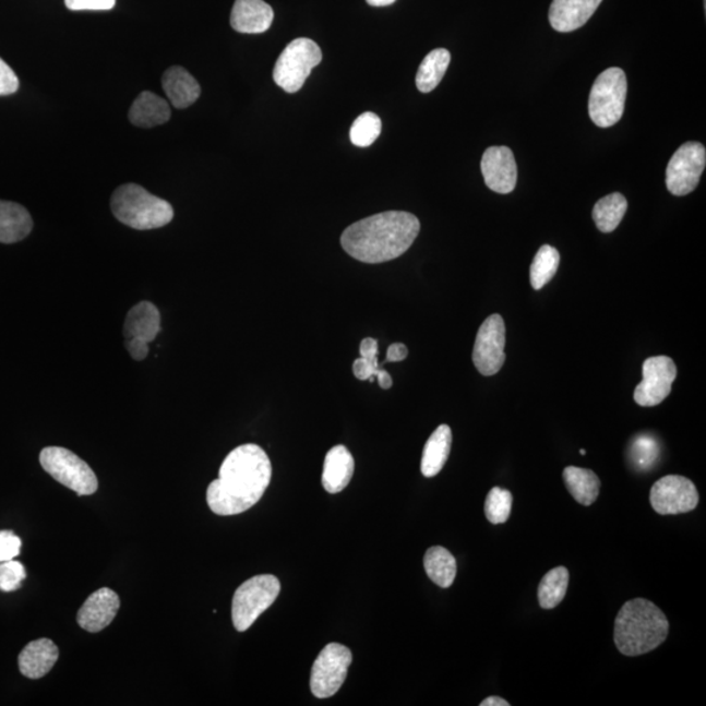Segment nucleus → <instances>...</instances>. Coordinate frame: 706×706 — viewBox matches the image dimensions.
<instances>
[{"instance_id": "nucleus-27", "label": "nucleus", "mask_w": 706, "mask_h": 706, "mask_svg": "<svg viewBox=\"0 0 706 706\" xmlns=\"http://www.w3.org/2000/svg\"><path fill=\"white\" fill-rule=\"evenodd\" d=\"M428 577L442 589H447L457 576V560L444 547H431L424 557Z\"/></svg>"}, {"instance_id": "nucleus-38", "label": "nucleus", "mask_w": 706, "mask_h": 706, "mask_svg": "<svg viewBox=\"0 0 706 706\" xmlns=\"http://www.w3.org/2000/svg\"><path fill=\"white\" fill-rule=\"evenodd\" d=\"M17 89L19 79L15 72L0 58V96L15 94Z\"/></svg>"}, {"instance_id": "nucleus-33", "label": "nucleus", "mask_w": 706, "mask_h": 706, "mask_svg": "<svg viewBox=\"0 0 706 706\" xmlns=\"http://www.w3.org/2000/svg\"><path fill=\"white\" fill-rule=\"evenodd\" d=\"M513 505L512 493L503 488L494 487L486 499V517L493 525L505 524L511 517Z\"/></svg>"}, {"instance_id": "nucleus-15", "label": "nucleus", "mask_w": 706, "mask_h": 706, "mask_svg": "<svg viewBox=\"0 0 706 706\" xmlns=\"http://www.w3.org/2000/svg\"><path fill=\"white\" fill-rule=\"evenodd\" d=\"M484 182L494 193L510 194L517 184V164L511 148L490 147L480 163Z\"/></svg>"}, {"instance_id": "nucleus-37", "label": "nucleus", "mask_w": 706, "mask_h": 706, "mask_svg": "<svg viewBox=\"0 0 706 706\" xmlns=\"http://www.w3.org/2000/svg\"><path fill=\"white\" fill-rule=\"evenodd\" d=\"M117 0H64L71 11H109L113 10Z\"/></svg>"}, {"instance_id": "nucleus-28", "label": "nucleus", "mask_w": 706, "mask_h": 706, "mask_svg": "<svg viewBox=\"0 0 706 706\" xmlns=\"http://www.w3.org/2000/svg\"><path fill=\"white\" fill-rule=\"evenodd\" d=\"M451 52L446 49H435L421 62L417 74V87L423 94H429L438 88L442 77L445 76L448 64H451Z\"/></svg>"}, {"instance_id": "nucleus-18", "label": "nucleus", "mask_w": 706, "mask_h": 706, "mask_svg": "<svg viewBox=\"0 0 706 706\" xmlns=\"http://www.w3.org/2000/svg\"><path fill=\"white\" fill-rule=\"evenodd\" d=\"M602 0H553L550 23L553 29L570 33L584 26Z\"/></svg>"}, {"instance_id": "nucleus-21", "label": "nucleus", "mask_w": 706, "mask_h": 706, "mask_svg": "<svg viewBox=\"0 0 706 706\" xmlns=\"http://www.w3.org/2000/svg\"><path fill=\"white\" fill-rule=\"evenodd\" d=\"M163 89L176 109H187L201 96V85L188 70L175 65L165 71L161 79Z\"/></svg>"}, {"instance_id": "nucleus-12", "label": "nucleus", "mask_w": 706, "mask_h": 706, "mask_svg": "<svg viewBox=\"0 0 706 706\" xmlns=\"http://www.w3.org/2000/svg\"><path fill=\"white\" fill-rule=\"evenodd\" d=\"M650 503L661 516L689 513L698 504L697 488L694 481L681 475H669L651 487Z\"/></svg>"}, {"instance_id": "nucleus-25", "label": "nucleus", "mask_w": 706, "mask_h": 706, "mask_svg": "<svg viewBox=\"0 0 706 706\" xmlns=\"http://www.w3.org/2000/svg\"><path fill=\"white\" fill-rule=\"evenodd\" d=\"M360 358L354 362L355 378L361 381L374 379L379 380L381 388H391L393 380L385 369L379 364V342L373 338H367L360 345Z\"/></svg>"}, {"instance_id": "nucleus-11", "label": "nucleus", "mask_w": 706, "mask_h": 706, "mask_svg": "<svg viewBox=\"0 0 706 706\" xmlns=\"http://www.w3.org/2000/svg\"><path fill=\"white\" fill-rule=\"evenodd\" d=\"M161 330V315L154 303L142 301L130 309L124 321L123 335L128 351L136 361L148 356V345Z\"/></svg>"}, {"instance_id": "nucleus-40", "label": "nucleus", "mask_w": 706, "mask_h": 706, "mask_svg": "<svg viewBox=\"0 0 706 706\" xmlns=\"http://www.w3.org/2000/svg\"><path fill=\"white\" fill-rule=\"evenodd\" d=\"M511 704L504 701V698L492 696L486 698V701L480 703V706H510Z\"/></svg>"}, {"instance_id": "nucleus-2", "label": "nucleus", "mask_w": 706, "mask_h": 706, "mask_svg": "<svg viewBox=\"0 0 706 706\" xmlns=\"http://www.w3.org/2000/svg\"><path fill=\"white\" fill-rule=\"evenodd\" d=\"M419 232L417 216L405 211H387L349 226L340 242L352 259L374 265L399 259L411 248Z\"/></svg>"}, {"instance_id": "nucleus-4", "label": "nucleus", "mask_w": 706, "mask_h": 706, "mask_svg": "<svg viewBox=\"0 0 706 706\" xmlns=\"http://www.w3.org/2000/svg\"><path fill=\"white\" fill-rule=\"evenodd\" d=\"M110 207L118 220L137 230L163 228L175 217L169 202L148 193L136 183L118 188L111 196Z\"/></svg>"}, {"instance_id": "nucleus-9", "label": "nucleus", "mask_w": 706, "mask_h": 706, "mask_svg": "<svg viewBox=\"0 0 706 706\" xmlns=\"http://www.w3.org/2000/svg\"><path fill=\"white\" fill-rule=\"evenodd\" d=\"M352 653L345 645L328 644L316 657L310 675V690L319 698L332 697L345 683Z\"/></svg>"}, {"instance_id": "nucleus-24", "label": "nucleus", "mask_w": 706, "mask_h": 706, "mask_svg": "<svg viewBox=\"0 0 706 706\" xmlns=\"http://www.w3.org/2000/svg\"><path fill=\"white\" fill-rule=\"evenodd\" d=\"M32 228L28 211L17 203L0 201V242L22 241L32 232Z\"/></svg>"}, {"instance_id": "nucleus-30", "label": "nucleus", "mask_w": 706, "mask_h": 706, "mask_svg": "<svg viewBox=\"0 0 706 706\" xmlns=\"http://www.w3.org/2000/svg\"><path fill=\"white\" fill-rule=\"evenodd\" d=\"M570 584V572L565 566H558L540 581L538 587L539 605L545 610L555 609L563 602Z\"/></svg>"}, {"instance_id": "nucleus-17", "label": "nucleus", "mask_w": 706, "mask_h": 706, "mask_svg": "<svg viewBox=\"0 0 706 706\" xmlns=\"http://www.w3.org/2000/svg\"><path fill=\"white\" fill-rule=\"evenodd\" d=\"M273 22L274 10L263 0H236L230 13L232 28L246 35L265 33Z\"/></svg>"}, {"instance_id": "nucleus-20", "label": "nucleus", "mask_w": 706, "mask_h": 706, "mask_svg": "<svg viewBox=\"0 0 706 706\" xmlns=\"http://www.w3.org/2000/svg\"><path fill=\"white\" fill-rule=\"evenodd\" d=\"M355 472V459L346 446L330 448L323 464L322 486L328 493L346 490Z\"/></svg>"}, {"instance_id": "nucleus-16", "label": "nucleus", "mask_w": 706, "mask_h": 706, "mask_svg": "<svg viewBox=\"0 0 706 706\" xmlns=\"http://www.w3.org/2000/svg\"><path fill=\"white\" fill-rule=\"evenodd\" d=\"M121 602L117 593L103 587L91 594L82 609L77 612V623L84 631L91 633L101 632L113 622L120 610Z\"/></svg>"}, {"instance_id": "nucleus-1", "label": "nucleus", "mask_w": 706, "mask_h": 706, "mask_svg": "<svg viewBox=\"0 0 706 706\" xmlns=\"http://www.w3.org/2000/svg\"><path fill=\"white\" fill-rule=\"evenodd\" d=\"M273 477L272 460L262 447H236L224 459L219 479L208 486L207 503L217 516H236L253 507Z\"/></svg>"}, {"instance_id": "nucleus-31", "label": "nucleus", "mask_w": 706, "mask_h": 706, "mask_svg": "<svg viewBox=\"0 0 706 706\" xmlns=\"http://www.w3.org/2000/svg\"><path fill=\"white\" fill-rule=\"evenodd\" d=\"M560 265V254L555 248L543 246L534 256L530 267L531 287L536 290L542 289L557 275Z\"/></svg>"}, {"instance_id": "nucleus-8", "label": "nucleus", "mask_w": 706, "mask_h": 706, "mask_svg": "<svg viewBox=\"0 0 706 706\" xmlns=\"http://www.w3.org/2000/svg\"><path fill=\"white\" fill-rule=\"evenodd\" d=\"M321 61V48L313 39L297 38L288 44L276 61L274 81L288 94H296Z\"/></svg>"}, {"instance_id": "nucleus-3", "label": "nucleus", "mask_w": 706, "mask_h": 706, "mask_svg": "<svg viewBox=\"0 0 706 706\" xmlns=\"http://www.w3.org/2000/svg\"><path fill=\"white\" fill-rule=\"evenodd\" d=\"M670 624L659 607L648 599L626 602L615 619L617 648L622 655L636 657L658 648L669 636Z\"/></svg>"}, {"instance_id": "nucleus-36", "label": "nucleus", "mask_w": 706, "mask_h": 706, "mask_svg": "<svg viewBox=\"0 0 706 706\" xmlns=\"http://www.w3.org/2000/svg\"><path fill=\"white\" fill-rule=\"evenodd\" d=\"M22 539L11 530L0 531V563L10 562L20 555Z\"/></svg>"}, {"instance_id": "nucleus-39", "label": "nucleus", "mask_w": 706, "mask_h": 706, "mask_svg": "<svg viewBox=\"0 0 706 706\" xmlns=\"http://www.w3.org/2000/svg\"><path fill=\"white\" fill-rule=\"evenodd\" d=\"M408 348L404 343H394L387 348L386 362H399L407 359Z\"/></svg>"}, {"instance_id": "nucleus-26", "label": "nucleus", "mask_w": 706, "mask_h": 706, "mask_svg": "<svg viewBox=\"0 0 706 706\" xmlns=\"http://www.w3.org/2000/svg\"><path fill=\"white\" fill-rule=\"evenodd\" d=\"M563 477L567 491L577 503L585 506L596 503L600 490V480L596 472L570 466L565 468Z\"/></svg>"}, {"instance_id": "nucleus-7", "label": "nucleus", "mask_w": 706, "mask_h": 706, "mask_svg": "<svg viewBox=\"0 0 706 706\" xmlns=\"http://www.w3.org/2000/svg\"><path fill=\"white\" fill-rule=\"evenodd\" d=\"M39 464L58 483L76 492L77 496H89L98 488L96 474L76 454L59 446L45 447L39 454Z\"/></svg>"}, {"instance_id": "nucleus-13", "label": "nucleus", "mask_w": 706, "mask_h": 706, "mask_svg": "<svg viewBox=\"0 0 706 706\" xmlns=\"http://www.w3.org/2000/svg\"><path fill=\"white\" fill-rule=\"evenodd\" d=\"M505 322L492 314L480 326L472 351L474 366L480 374L494 375L505 362Z\"/></svg>"}, {"instance_id": "nucleus-19", "label": "nucleus", "mask_w": 706, "mask_h": 706, "mask_svg": "<svg viewBox=\"0 0 706 706\" xmlns=\"http://www.w3.org/2000/svg\"><path fill=\"white\" fill-rule=\"evenodd\" d=\"M59 658L58 646L49 638H39L25 646L19 656V669L29 679H41L55 668Z\"/></svg>"}, {"instance_id": "nucleus-23", "label": "nucleus", "mask_w": 706, "mask_h": 706, "mask_svg": "<svg viewBox=\"0 0 706 706\" xmlns=\"http://www.w3.org/2000/svg\"><path fill=\"white\" fill-rule=\"evenodd\" d=\"M452 429L442 424L428 439L421 457V474L433 478L444 468L452 448Z\"/></svg>"}, {"instance_id": "nucleus-42", "label": "nucleus", "mask_w": 706, "mask_h": 706, "mask_svg": "<svg viewBox=\"0 0 706 706\" xmlns=\"http://www.w3.org/2000/svg\"><path fill=\"white\" fill-rule=\"evenodd\" d=\"M579 454H581V455H585V454H586V452L584 451V448H581Z\"/></svg>"}, {"instance_id": "nucleus-6", "label": "nucleus", "mask_w": 706, "mask_h": 706, "mask_svg": "<svg viewBox=\"0 0 706 706\" xmlns=\"http://www.w3.org/2000/svg\"><path fill=\"white\" fill-rule=\"evenodd\" d=\"M626 76L622 69H607L594 82L589 116L598 128L607 129L622 120L626 98Z\"/></svg>"}, {"instance_id": "nucleus-22", "label": "nucleus", "mask_w": 706, "mask_h": 706, "mask_svg": "<svg viewBox=\"0 0 706 706\" xmlns=\"http://www.w3.org/2000/svg\"><path fill=\"white\" fill-rule=\"evenodd\" d=\"M170 116L169 103L149 91L142 92L129 111L130 122L142 129L160 127L170 120Z\"/></svg>"}, {"instance_id": "nucleus-14", "label": "nucleus", "mask_w": 706, "mask_h": 706, "mask_svg": "<svg viewBox=\"0 0 706 706\" xmlns=\"http://www.w3.org/2000/svg\"><path fill=\"white\" fill-rule=\"evenodd\" d=\"M677 366L669 356H655L644 361L643 381L636 387L635 402L642 407H655L669 397L677 379Z\"/></svg>"}, {"instance_id": "nucleus-5", "label": "nucleus", "mask_w": 706, "mask_h": 706, "mask_svg": "<svg viewBox=\"0 0 706 706\" xmlns=\"http://www.w3.org/2000/svg\"><path fill=\"white\" fill-rule=\"evenodd\" d=\"M280 581L273 574H261L243 583L236 590L232 602L235 629L246 632L278 598Z\"/></svg>"}, {"instance_id": "nucleus-35", "label": "nucleus", "mask_w": 706, "mask_h": 706, "mask_svg": "<svg viewBox=\"0 0 706 706\" xmlns=\"http://www.w3.org/2000/svg\"><path fill=\"white\" fill-rule=\"evenodd\" d=\"M659 448L657 441L649 438V435H639V438L633 442L632 457L638 467H650L657 460Z\"/></svg>"}, {"instance_id": "nucleus-32", "label": "nucleus", "mask_w": 706, "mask_h": 706, "mask_svg": "<svg viewBox=\"0 0 706 706\" xmlns=\"http://www.w3.org/2000/svg\"><path fill=\"white\" fill-rule=\"evenodd\" d=\"M381 130L380 117L372 113V111H367V113L356 118L351 131H349V137H351V142L356 147L364 148L379 140Z\"/></svg>"}, {"instance_id": "nucleus-41", "label": "nucleus", "mask_w": 706, "mask_h": 706, "mask_svg": "<svg viewBox=\"0 0 706 706\" xmlns=\"http://www.w3.org/2000/svg\"><path fill=\"white\" fill-rule=\"evenodd\" d=\"M395 2H397V0H367V3L373 7H385L391 5Z\"/></svg>"}, {"instance_id": "nucleus-10", "label": "nucleus", "mask_w": 706, "mask_h": 706, "mask_svg": "<svg viewBox=\"0 0 706 706\" xmlns=\"http://www.w3.org/2000/svg\"><path fill=\"white\" fill-rule=\"evenodd\" d=\"M706 165L702 143L687 142L679 148L666 169V187L672 195L684 196L697 188Z\"/></svg>"}, {"instance_id": "nucleus-29", "label": "nucleus", "mask_w": 706, "mask_h": 706, "mask_svg": "<svg viewBox=\"0 0 706 706\" xmlns=\"http://www.w3.org/2000/svg\"><path fill=\"white\" fill-rule=\"evenodd\" d=\"M629 210V202L620 193H613L598 201L593 210V219L600 232L611 234L615 230Z\"/></svg>"}, {"instance_id": "nucleus-34", "label": "nucleus", "mask_w": 706, "mask_h": 706, "mask_svg": "<svg viewBox=\"0 0 706 706\" xmlns=\"http://www.w3.org/2000/svg\"><path fill=\"white\" fill-rule=\"evenodd\" d=\"M25 578V567L22 563L15 562V559L0 563V590L4 593L19 590Z\"/></svg>"}]
</instances>
